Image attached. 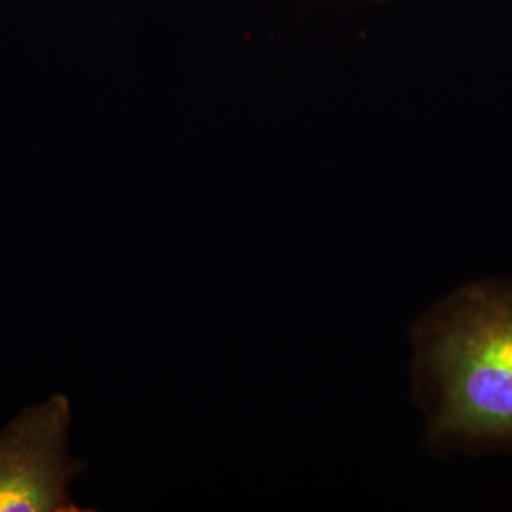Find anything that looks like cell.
Wrapping results in <instances>:
<instances>
[{
  "label": "cell",
  "instance_id": "6da1fadb",
  "mask_svg": "<svg viewBox=\"0 0 512 512\" xmlns=\"http://www.w3.org/2000/svg\"><path fill=\"white\" fill-rule=\"evenodd\" d=\"M413 342L431 448L512 454V279L451 293L417 323Z\"/></svg>",
  "mask_w": 512,
  "mask_h": 512
},
{
  "label": "cell",
  "instance_id": "7a4b0ae2",
  "mask_svg": "<svg viewBox=\"0 0 512 512\" xmlns=\"http://www.w3.org/2000/svg\"><path fill=\"white\" fill-rule=\"evenodd\" d=\"M63 394L26 407L0 431V512H79L69 485L86 470L70 456Z\"/></svg>",
  "mask_w": 512,
  "mask_h": 512
}]
</instances>
